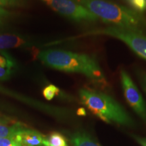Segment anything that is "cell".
<instances>
[{"label":"cell","instance_id":"obj_1","mask_svg":"<svg viewBox=\"0 0 146 146\" xmlns=\"http://www.w3.org/2000/svg\"><path fill=\"white\" fill-rule=\"evenodd\" d=\"M38 58L50 68L83 74L100 88L108 87L106 77L99 63L96 58L89 55L50 49L39 53Z\"/></svg>","mask_w":146,"mask_h":146},{"label":"cell","instance_id":"obj_2","mask_svg":"<svg viewBox=\"0 0 146 146\" xmlns=\"http://www.w3.org/2000/svg\"><path fill=\"white\" fill-rule=\"evenodd\" d=\"M110 26L146 33V18L137 11L106 0H74Z\"/></svg>","mask_w":146,"mask_h":146},{"label":"cell","instance_id":"obj_3","mask_svg":"<svg viewBox=\"0 0 146 146\" xmlns=\"http://www.w3.org/2000/svg\"><path fill=\"white\" fill-rule=\"evenodd\" d=\"M82 104L93 114L108 124L125 127H135V122L127 110L108 94L86 88L79 90Z\"/></svg>","mask_w":146,"mask_h":146},{"label":"cell","instance_id":"obj_4","mask_svg":"<svg viewBox=\"0 0 146 146\" xmlns=\"http://www.w3.org/2000/svg\"><path fill=\"white\" fill-rule=\"evenodd\" d=\"M105 35L120 40L133 52L146 60V35L129 29L108 26L87 33L85 35Z\"/></svg>","mask_w":146,"mask_h":146},{"label":"cell","instance_id":"obj_5","mask_svg":"<svg viewBox=\"0 0 146 146\" xmlns=\"http://www.w3.org/2000/svg\"><path fill=\"white\" fill-rule=\"evenodd\" d=\"M60 15L77 23H96L99 18L74 0H41Z\"/></svg>","mask_w":146,"mask_h":146},{"label":"cell","instance_id":"obj_6","mask_svg":"<svg viewBox=\"0 0 146 146\" xmlns=\"http://www.w3.org/2000/svg\"><path fill=\"white\" fill-rule=\"evenodd\" d=\"M120 78L126 101L139 117L146 124V103L141 92L129 73L124 69L120 71Z\"/></svg>","mask_w":146,"mask_h":146},{"label":"cell","instance_id":"obj_7","mask_svg":"<svg viewBox=\"0 0 146 146\" xmlns=\"http://www.w3.org/2000/svg\"><path fill=\"white\" fill-rule=\"evenodd\" d=\"M13 136L16 146H44L45 138L36 131L21 127Z\"/></svg>","mask_w":146,"mask_h":146},{"label":"cell","instance_id":"obj_8","mask_svg":"<svg viewBox=\"0 0 146 146\" xmlns=\"http://www.w3.org/2000/svg\"><path fill=\"white\" fill-rule=\"evenodd\" d=\"M27 45V41L16 35H0V50L8 48H15Z\"/></svg>","mask_w":146,"mask_h":146},{"label":"cell","instance_id":"obj_9","mask_svg":"<svg viewBox=\"0 0 146 146\" xmlns=\"http://www.w3.org/2000/svg\"><path fill=\"white\" fill-rule=\"evenodd\" d=\"M70 142L72 146H102L88 135L83 133H76L72 135Z\"/></svg>","mask_w":146,"mask_h":146},{"label":"cell","instance_id":"obj_10","mask_svg":"<svg viewBox=\"0 0 146 146\" xmlns=\"http://www.w3.org/2000/svg\"><path fill=\"white\" fill-rule=\"evenodd\" d=\"M44 146H68V145L62 135L54 132L47 139L45 138Z\"/></svg>","mask_w":146,"mask_h":146},{"label":"cell","instance_id":"obj_11","mask_svg":"<svg viewBox=\"0 0 146 146\" xmlns=\"http://www.w3.org/2000/svg\"><path fill=\"white\" fill-rule=\"evenodd\" d=\"M60 94V89L54 85H49L43 89V96L47 100H52Z\"/></svg>","mask_w":146,"mask_h":146},{"label":"cell","instance_id":"obj_12","mask_svg":"<svg viewBox=\"0 0 146 146\" xmlns=\"http://www.w3.org/2000/svg\"><path fill=\"white\" fill-rule=\"evenodd\" d=\"M21 126L16 125L14 126H7L0 123V138L12 135L16 132Z\"/></svg>","mask_w":146,"mask_h":146},{"label":"cell","instance_id":"obj_13","mask_svg":"<svg viewBox=\"0 0 146 146\" xmlns=\"http://www.w3.org/2000/svg\"><path fill=\"white\" fill-rule=\"evenodd\" d=\"M133 10L138 12H143L146 11V0H125Z\"/></svg>","mask_w":146,"mask_h":146},{"label":"cell","instance_id":"obj_14","mask_svg":"<svg viewBox=\"0 0 146 146\" xmlns=\"http://www.w3.org/2000/svg\"><path fill=\"white\" fill-rule=\"evenodd\" d=\"M24 4L23 0H0V8H15Z\"/></svg>","mask_w":146,"mask_h":146},{"label":"cell","instance_id":"obj_15","mask_svg":"<svg viewBox=\"0 0 146 146\" xmlns=\"http://www.w3.org/2000/svg\"><path fill=\"white\" fill-rule=\"evenodd\" d=\"M135 72L139 83L146 94V71L140 68H136Z\"/></svg>","mask_w":146,"mask_h":146},{"label":"cell","instance_id":"obj_16","mask_svg":"<svg viewBox=\"0 0 146 146\" xmlns=\"http://www.w3.org/2000/svg\"><path fill=\"white\" fill-rule=\"evenodd\" d=\"M14 72V70L3 68L1 66H0V80L4 81V80L8 79L13 74Z\"/></svg>","mask_w":146,"mask_h":146},{"label":"cell","instance_id":"obj_17","mask_svg":"<svg viewBox=\"0 0 146 146\" xmlns=\"http://www.w3.org/2000/svg\"><path fill=\"white\" fill-rule=\"evenodd\" d=\"M13 135L8 137H5L0 138V146H11L14 145V139Z\"/></svg>","mask_w":146,"mask_h":146},{"label":"cell","instance_id":"obj_18","mask_svg":"<svg viewBox=\"0 0 146 146\" xmlns=\"http://www.w3.org/2000/svg\"><path fill=\"white\" fill-rule=\"evenodd\" d=\"M10 14L11 13L10 11H8L5 8H0V26L10 16Z\"/></svg>","mask_w":146,"mask_h":146},{"label":"cell","instance_id":"obj_19","mask_svg":"<svg viewBox=\"0 0 146 146\" xmlns=\"http://www.w3.org/2000/svg\"><path fill=\"white\" fill-rule=\"evenodd\" d=\"M133 138L134 139L137 143L141 146H146V137H142L137 136L135 135H133Z\"/></svg>","mask_w":146,"mask_h":146},{"label":"cell","instance_id":"obj_20","mask_svg":"<svg viewBox=\"0 0 146 146\" xmlns=\"http://www.w3.org/2000/svg\"><path fill=\"white\" fill-rule=\"evenodd\" d=\"M11 146H16V145H11Z\"/></svg>","mask_w":146,"mask_h":146},{"label":"cell","instance_id":"obj_21","mask_svg":"<svg viewBox=\"0 0 146 146\" xmlns=\"http://www.w3.org/2000/svg\"><path fill=\"white\" fill-rule=\"evenodd\" d=\"M0 123H1V121H0Z\"/></svg>","mask_w":146,"mask_h":146},{"label":"cell","instance_id":"obj_22","mask_svg":"<svg viewBox=\"0 0 146 146\" xmlns=\"http://www.w3.org/2000/svg\"><path fill=\"white\" fill-rule=\"evenodd\" d=\"M124 1H125V0H124Z\"/></svg>","mask_w":146,"mask_h":146}]
</instances>
